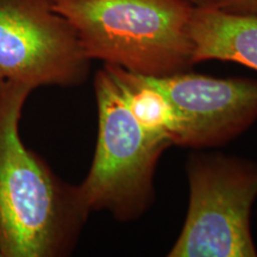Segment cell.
Returning <instances> with one entry per match:
<instances>
[{
	"label": "cell",
	"instance_id": "obj_1",
	"mask_svg": "<svg viewBox=\"0 0 257 257\" xmlns=\"http://www.w3.org/2000/svg\"><path fill=\"white\" fill-rule=\"evenodd\" d=\"M34 89L0 81V255L61 257L73 251L89 212L78 185L61 180L19 134Z\"/></svg>",
	"mask_w": 257,
	"mask_h": 257
},
{
	"label": "cell",
	"instance_id": "obj_2",
	"mask_svg": "<svg viewBox=\"0 0 257 257\" xmlns=\"http://www.w3.org/2000/svg\"><path fill=\"white\" fill-rule=\"evenodd\" d=\"M86 55L128 72L161 76L194 63L186 0H54Z\"/></svg>",
	"mask_w": 257,
	"mask_h": 257
},
{
	"label": "cell",
	"instance_id": "obj_3",
	"mask_svg": "<svg viewBox=\"0 0 257 257\" xmlns=\"http://www.w3.org/2000/svg\"><path fill=\"white\" fill-rule=\"evenodd\" d=\"M94 93L98 138L79 194L89 212L108 211L118 220H134L154 202L157 162L172 144L138 123L105 67L95 74Z\"/></svg>",
	"mask_w": 257,
	"mask_h": 257
},
{
	"label": "cell",
	"instance_id": "obj_4",
	"mask_svg": "<svg viewBox=\"0 0 257 257\" xmlns=\"http://www.w3.org/2000/svg\"><path fill=\"white\" fill-rule=\"evenodd\" d=\"M187 176V217L168 256H257L250 224L257 199V161L191 156Z\"/></svg>",
	"mask_w": 257,
	"mask_h": 257
},
{
	"label": "cell",
	"instance_id": "obj_5",
	"mask_svg": "<svg viewBox=\"0 0 257 257\" xmlns=\"http://www.w3.org/2000/svg\"><path fill=\"white\" fill-rule=\"evenodd\" d=\"M91 62L54 0H0V81L74 87Z\"/></svg>",
	"mask_w": 257,
	"mask_h": 257
},
{
	"label": "cell",
	"instance_id": "obj_6",
	"mask_svg": "<svg viewBox=\"0 0 257 257\" xmlns=\"http://www.w3.org/2000/svg\"><path fill=\"white\" fill-rule=\"evenodd\" d=\"M167 96L184 124L181 147L208 148L238 137L257 120V80L179 72L142 75Z\"/></svg>",
	"mask_w": 257,
	"mask_h": 257
},
{
	"label": "cell",
	"instance_id": "obj_7",
	"mask_svg": "<svg viewBox=\"0 0 257 257\" xmlns=\"http://www.w3.org/2000/svg\"><path fill=\"white\" fill-rule=\"evenodd\" d=\"M191 35L194 63L217 60L257 70V15L194 6Z\"/></svg>",
	"mask_w": 257,
	"mask_h": 257
},
{
	"label": "cell",
	"instance_id": "obj_8",
	"mask_svg": "<svg viewBox=\"0 0 257 257\" xmlns=\"http://www.w3.org/2000/svg\"><path fill=\"white\" fill-rule=\"evenodd\" d=\"M119 89L120 96L136 120L150 134L181 147L184 124L165 94L143 80L141 74L104 63Z\"/></svg>",
	"mask_w": 257,
	"mask_h": 257
},
{
	"label": "cell",
	"instance_id": "obj_9",
	"mask_svg": "<svg viewBox=\"0 0 257 257\" xmlns=\"http://www.w3.org/2000/svg\"><path fill=\"white\" fill-rule=\"evenodd\" d=\"M213 8L234 14L257 15V0H217Z\"/></svg>",
	"mask_w": 257,
	"mask_h": 257
},
{
	"label": "cell",
	"instance_id": "obj_10",
	"mask_svg": "<svg viewBox=\"0 0 257 257\" xmlns=\"http://www.w3.org/2000/svg\"><path fill=\"white\" fill-rule=\"evenodd\" d=\"M186 2L191 3L193 6H197V8H202V6H214L217 0H186Z\"/></svg>",
	"mask_w": 257,
	"mask_h": 257
},
{
	"label": "cell",
	"instance_id": "obj_11",
	"mask_svg": "<svg viewBox=\"0 0 257 257\" xmlns=\"http://www.w3.org/2000/svg\"><path fill=\"white\" fill-rule=\"evenodd\" d=\"M0 257H2V255H0Z\"/></svg>",
	"mask_w": 257,
	"mask_h": 257
}]
</instances>
